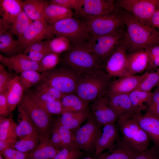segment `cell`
Wrapping results in <instances>:
<instances>
[{
  "label": "cell",
  "mask_w": 159,
  "mask_h": 159,
  "mask_svg": "<svg viewBox=\"0 0 159 159\" xmlns=\"http://www.w3.org/2000/svg\"><path fill=\"white\" fill-rule=\"evenodd\" d=\"M117 9L126 27L124 39L128 54L159 45V30L157 29L142 24L127 11Z\"/></svg>",
  "instance_id": "6da1fadb"
},
{
  "label": "cell",
  "mask_w": 159,
  "mask_h": 159,
  "mask_svg": "<svg viewBox=\"0 0 159 159\" xmlns=\"http://www.w3.org/2000/svg\"><path fill=\"white\" fill-rule=\"evenodd\" d=\"M62 62V65L80 74L103 68L88 46L87 41L72 43L70 49L65 52Z\"/></svg>",
  "instance_id": "7a4b0ae2"
},
{
  "label": "cell",
  "mask_w": 159,
  "mask_h": 159,
  "mask_svg": "<svg viewBox=\"0 0 159 159\" xmlns=\"http://www.w3.org/2000/svg\"><path fill=\"white\" fill-rule=\"evenodd\" d=\"M111 77L103 68L80 74L75 94L89 102L108 92Z\"/></svg>",
  "instance_id": "3957f363"
},
{
  "label": "cell",
  "mask_w": 159,
  "mask_h": 159,
  "mask_svg": "<svg viewBox=\"0 0 159 159\" xmlns=\"http://www.w3.org/2000/svg\"><path fill=\"white\" fill-rule=\"evenodd\" d=\"M80 19L85 23L92 37L111 34L124 30V21L118 12L112 14L96 16H86Z\"/></svg>",
  "instance_id": "277c9868"
},
{
  "label": "cell",
  "mask_w": 159,
  "mask_h": 159,
  "mask_svg": "<svg viewBox=\"0 0 159 159\" xmlns=\"http://www.w3.org/2000/svg\"><path fill=\"white\" fill-rule=\"evenodd\" d=\"M42 82L46 83L65 94H75L80 74L63 65L42 73Z\"/></svg>",
  "instance_id": "5b68a950"
},
{
  "label": "cell",
  "mask_w": 159,
  "mask_h": 159,
  "mask_svg": "<svg viewBox=\"0 0 159 159\" xmlns=\"http://www.w3.org/2000/svg\"><path fill=\"white\" fill-rule=\"evenodd\" d=\"M116 122L122 138L131 146L140 152L149 149L148 136L132 118H119Z\"/></svg>",
  "instance_id": "8992f818"
},
{
  "label": "cell",
  "mask_w": 159,
  "mask_h": 159,
  "mask_svg": "<svg viewBox=\"0 0 159 159\" xmlns=\"http://www.w3.org/2000/svg\"><path fill=\"white\" fill-rule=\"evenodd\" d=\"M124 30L98 37H91L87 41L89 48L103 68L107 60L125 38Z\"/></svg>",
  "instance_id": "52a82bcc"
},
{
  "label": "cell",
  "mask_w": 159,
  "mask_h": 159,
  "mask_svg": "<svg viewBox=\"0 0 159 159\" xmlns=\"http://www.w3.org/2000/svg\"><path fill=\"white\" fill-rule=\"evenodd\" d=\"M102 126L91 114L85 124L74 132L77 147L86 153H95L97 140L102 133Z\"/></svg>",
  "instance_id": "ba28073f"
},
{
  "label": "cell",
  "mask_w": 159,
  "mask_h": 159,
  "mask_svg": "<svg viewBox=\"0 0 159 159\" xmlns=\"http://www.w3.org/2000/svg\"><path fill=\"white\" fill-rule=\"evenodd\" d=\"M20 103L30 117L39 135H49L54 118L36 101L30 92L24 94Z\"/></svg>",
  "instance_id": "9c48e42d"
},
{
  "label": "cell",
  "mask_w": 159,
  "mask_h": 159,
  "mask_svg": "<svg viewBox=\"0 0 159 159\" xmlns=\"http://www.w3.org/2000/svg\"><path fill=\"white\" fill-rule=\"evenodd\" d=\"M52 25L54 36H61L75 43L87 41L91 36L84 22L73 17L59 21Z\"/></svg>",
  "instance_id": "30bf717a"
},
{
  "label": "cell",
  "mask_w": 159,
  "mask_h": 159,
  "mask_svg": "<svg viewBox=\"0 0 159 159\" xmlns=\"http://www.w3.org/2000/svg\"><path fill=\"white\" fill-rule=\"evenodd\" d=\"M115 4L116 8L127 11L145 25L159 9V0H117L115 1Z\"/></svg>",
  "instance_id": "8fae6325"
},
{
  "label": "cell",
  "mask_w": 159,
  "mask_h": 159,
  "mask_svg": "<svg viewBox=\"0 0 159 159\" xmlns=\"http://www.w3.org/2000/svg\"><path fill=\"white\" fill-rule=\"evenodd\" d=\"M54 36L52 25L42 19L33 21L22 35L18 39L21 50L37 42L51 39Z\"/></svg>",
  "instance_id": "7c38bea8"
},
{
  "label": "cell",
  "mask_w": 159,
  "mask_h": 159,
  "mask_svg": "<svg viewBox=\"0 0 159 159\" xmlns=\"http://www.w3.org/2000/svg\"><path fill=\"white\" fill-rule=\"evenodd\" d=\"M127 55L124 39L109 57L104 66V69L111 78L129 76L126 69Z\"/></svg>",
  "instance_id": "4fadbf2b"
},
{
  "label": "cell",
  "mask_w": 159,
  "mask_h": 159,
  "mask_svg": "<svg viewBox=\"0 0 159 159\" xmlns=\"http://www.w3.org/2000/svg\"><path fill=\"white\" fill-rule=\"evenodd\" d=\"M114 0H82L81 8L76 14L80 18L112 14L117 8Z\"/></svg>",
  "instance_id": "5bb4252c"
},
{
  "label": "cell",
  "mask_w": 159,
  "mask_h": 159,
  "mask_svg": "<svg viewBox=\"0 0 159 159\" xmlns=\"http://www.w3.org/2000/svg\"><path fill=\"white\" fill-rule=\"evenodd\" d=\"M23 1L0 0V32L9 30L18 15L23 10Z\"/></svg>",
  "instance_id": "9a60e30c"
},
{
  "label": "cell",
  "mask_w": 159,
  "mask_h": 159,
  "mask_svg": "<svg viewBox=\"0 0 159 159\" xmlns=\"http://www.w3.org/2000/svg\"><path fill=\"white\" fill-rule=\"evenodd\" d=\"M93 102L91 105L92 115L97 122L103 126L117 121L118 117L110 106L106 95L100 97Z\"/></svg>",
  "instance_id": "2e32d148"
},
{
  "label": "cell",
  "mask_w": 159,
  "mask_h": 159,
  "mask_svg": "<svg viewBox=\"0 0 159 159\" xmlns=\"http://www.w3.org/2000/svg\"><path fill=\"white\" fill-rule=\"evenodd\" d=\"M0 62L9 69L18 73L28 70H39V63L30 60L23 53L20 52L12 57H6L0 53Z\"/></svg>",
  "instance_id": "e0dca14e"
},
{
  "label": "cell",
  "mask_w": 159,
  "mask_h": 159,
  "mask_svg": "<svg viewBox=\"0 0 159 159\" xmlns=\"http://www.w3.org/2000/svg\"><path fill=\"white\" fill-rule=\"evenodd\" d=\"M148 72L146 70L141 75L126 76L111 82L107 94H129L137 89Z\"/></svg>",
  "instance_id": "ac0fdd59"
},
{
  "label": "cell",
  "mask_w": 159,
  "mask_h": 159,
  "mask_svg": "<svg viewBox=\"0 0 159 159\" xmlns=\"http://www.w3.org/2000/svg\"><path fill=\"white\" fill-rule=\"evenodd\" d=\"M131 117L146 133L154 145L159 148V117L148 112L143 115L138 112Z\"/></svg>",
  "instance_id": "d6986e66"
},
{
  "label": "cell",
  "mask_w": 159,
  "mask_h": 159,
  "mask_svg": "<svg viewBox=\"0 0 159 159\" xmlns=\"http://www.w3.org/2000/svg\"><path fill=\"white\" fill-rule=\"evenodd\" d=\"M119 129L115 123L105 124L103 126L101 135L96 145L95 155L105 150H109L113 148L120 139Z\"/></svg>",
  "instance_id": "ffe728a7"
},
{
  "label": "cell",
  "mask_w": 159,
  "mask_h": 159,
  "mask_svg": "<svg viewBox=\"0 0 159 159\" xmlns=\"http://www.w3.org/2000/svg\"><path fill=\"white\" fill-rule=\"evenodd\" d=\"M110 106L119 118L131 117L136 113L140 112L136 110L132 106L128 94H107Z\"/></svg>",
  "instance_id": "44dd1931"
},
{
  "label": "cell",
  "mask_w": 159,
  "mask_h": 159,
  "mask_svg": "<svg viewBox=\"0 0 159 159\" xmlns=\"http://www.w3.org/2000/svg\"><path fill=\"white\" fill-rule=\"evenodd\" d=\"M141 153L133 148L121 137L113 148L96 155V159H134Z\"/></svg>",
  "instance_id": "7402d4cb"
},
{
  "label": "cell",
  "mask_w": 159,
  "mask_h": 159,
  "mask_svg": "<svg viewBox=\"0 0 159 159\" xmlns=\"http://www.w3.org/2000/svg\"><path fill=\"white\" fill-rule=\"evenodd\" d=\"M19 123L16 127L14 137L22 138L29 135L39 136L29 114L20 103L18 106Z\"/></svg>",
  "instance_id": "603a6c76"
},
{
  "label": "cell",
  "mask_w": 159,
  "mask_h": 159,
  "mask_svg": "<svg viewBox=\"0 0 159 159\" xmlns=\"http://www.w3.org/2000/svg\"><path fill=\"white\" fill-rule=\"evenodd\" d=\"M148 63V56L145 49L127 54L126 69L128 75H136L146 71Z\"/></svg>",
  "instance_id": "cb8c5ba5"
},
{
  "label": "cell",
  "mask_w": 159,
  "mask_h": 159,
  "mask_svg": "<svg viewBox=\"0 0 159 159\" xmlns=\"http://www.w3.org/2000/svg\"><path fill=\"white\" fill-rule=\"evenodd\" d=\"M91 114L89 110L78 112H67L63 113L56 118L64 127L74 132L81 125L87 120Z\"/></svg>",
  "instance_id": "d4e9b609"
},
{
  "label": "cell",
  "mask_w": 159,
  "mask_h": 159,
  "mask_svg": "<svg viewBox=\"0 0 159 159\" xmlns=\"http://www.w3.org/2000/svg\"><path fill=\"white\" fill-rule=\"evenodd\" d=\"M9 114H10L21 102L24 91L19 76L14 77L9 83L7 89Z\"/></svg>",
  "instance_id": "484cf974"
},
{
  "label": "cell",
  "mask_w": 159,
  "mask_h": 159,
  "mask_svg": "<svg viewBox=\"0 0 159 159\" xmlns=\"http://www.w3.org/2000/svg\"><path fill=\"white\" fill-rule=\"evenodd\" d=\"M39 142L37 147L29 154V159H53L59 150L51 144L49 134L39 135Z\"/></svg>",
  "instance_id": "4316f807"
},
{
  "label": "cell",
  "mask_w": 159,
  "mask_h": 159,
  "mask_svg": "<svg viewBox=\"0 0 159 159\" xmlns=\"http://www.w3.org/2000/svg\"><path fill=\"white\" fill-rule=\"evenodd\" d=\"M72 10L50 3L46 6L42 19L48 25L73 17Z\"/></svg>",
  "instance_id": "83f0119b"
},
{
  "label": "cell",
  "mask_w": 159,
  "mask_h": 159,
  "mask_svg": "<svg viewBox=\"0 0 159 159\" xmlns=\"http://www.w3.org/2000/svg\"><path fill=\"white\" fill-rule=\"evenodd\" d=\"M62 107V114L67 112L89 110L88 102L76 94L64 95L60 100Z\"/></svg>",
  "instance_id": "f1b7e54d"
},
{
  "label": "cell",
  "mask_w": 159,
  "mask_h": 159,
  "mask_svg": "<svg viewBox=\"0 0 159 159\" xmlns=\"http://www.w3.org/2000/svg\"><path fill=\"white\" fill-rule=\"evenodd\" d=\"M49 1L44 0H25L23 11L33 21L42 18L44 10Z\"/></svg>",
  "instance_id": "f546056e"
},
{
  "label": "cell",
  "mask_w": 159,
  "mask_h": 159,
  "mask_svg": "<svg viewBox=\"0 0 159 159\" xmlns=\"http://www.w3.org/2000/svg\"><path fill=\"white\" fill-rule=\"evenodd\" d=\"M19 43L13 38L9 30L0 32V52L8 57H12L21 51Z\"/></svg>",
  "instance_id": "4dcf8cb0"
},
{
  "label": "cell",
  "mask_w": 159,
  "mask_h": 159,
  "mask_svg": "<svg viewBox=\"0 0 159 159\" xmlns=\"http://www.w3.org/2000/svg\"><path fill=\"white\" fill-rule=\"evenodd\" d=\"M33 21L23 10L17 16L9 31L13 34L16 35L18 39Z\"/></svg>",
  "instance_id": "1f68e13d"
},
{
  "label": "cell",
  "mask_w": 159,
  "mask_h": 159,
  "mask_svg": "<svg viewBox=\"0 0 159 159\" xmlns=\"http://www.w3.org/2000/svg\"><path fill=\"white\" fill-rule=\"evenodd\" d=\"M19 77L25 91L40 82H42L43 74L37 71L31 70L21 72Z\"/></svg>",
  "instance_id": "d6a6232c"
},
{
  "label": "cell",
  "mask_w": 159,
  "mask_h": 159,
  "mask_svg": "<svg viewBox=\"0 0 159 159\" xmlns=\"http://www.w3.org/2000/svg\"><path fill=\"white\" fill-rule=\"evenodd\" d=\"M39 135H29L20 139L16 141L12 148L29 154L38 145L40 141Z\"/></svg>",
  "instance_id": "836d02e7"
},
{
  "label": "cell",
  "mask_w": 159,
  "mask_h": 159,
  "mask_svg": "<svg viewBox=\"0 0 159 159\" xmlns=\"http://www.w3.org/2000/svg\"><path fill=\"white\" fill-rule=\"evenodd\" d=\"M55 37L49 40V48L52 53L59 54L70 49L72 43L68 39L63 36Z\"/></svg>",
  "instance_id": "e575fe53"
},
{
  "label": "cell",
  "mask_w": 159,
  "mask_h": 159,
  "mask_svg": "<svg viewBox=\"0 0 159 159\" xmlns=\"http://www.w3.org/2000/svg\"><path fill=\"white\" fill-rule=\"evenodd\" d=\"M151 92H147L135 90L128 94L129 97L133 107L137 111L141 112L147 108L143 103H147Z\"/></svg>",
  "instance_id": "d590c367"
},
{
  "label": "cell",
  "mask_w": 159,
  "mask_h": 159,
  "mask_svg": "<svg viewBox=\"0 0 159 159\" xmlns=\"http://www.w3.org/2000/svg\"><path fill=\"white\" fill-rule=\"evenodd\" d=\"M17 125V124L12 118L0 116V140L15 138L14 132Z\"/></svg>",
  "instance_id": "8d00e7d4"
},
{
  "label": "cell",
  "mask_w": 159,
  "mask_h": 159,
  "mask_svg": "<svg viewBox=\"0 0 159 159\" xmlns=\"http://www.w3.org/2000/svg\"><path fill=\"white\" fill-rule=\"evenodd\" d=\"M159 84V75L158 71H148L135 90L151 92L153 89L157 87Z\"/></svg>",
  "instance_id": "74e56055"
},
{
  "label": "cell",
  "mask_w": 159,
  "mask_h": 159,
  "mask_svg": "<svg viewBox=\"0 0 159 159\" xmlns=\"http://www.w3.org/2000/svg\"><path fill=\"white\" fill-rule=\"evenodd\" d=\"M36 101L51 116L61 115L63 112V107L60 100H56L52 102L42 101L37 98L30 92Z\"/></svg>",
  "instance_id": "f35d334b"
},
{
  "label": "cell",
  "mask_w": 159,
  "mask_h": 159,
  "mask_svg": "<svg viewBox=\"0 0 159 159\" xmlns=\"http://www.w3.org/2000/svg\"><path fill=\"white\" fill-rule=\"evenodd\" d=\"M60 61L59 54L50 53L46 55L39 63V71L42 73L55 68Z\"/></svg>",
  "instance_id": "ab89813d"
},
{
  "label": "cell",
  "mask_w": 159,
  "mask_h": 159,
  "mask_svg": "<svg viewBox=\"0 0 159 159\" xmlns=\"http://www.w3.org/2000/svg\"><path fill=\"white\" fill-rule=\"evenodd\" d=\"M53 123L57 128L61 135L63 148L70 146H76L74 132L62 126L56 118L54 119Z\"/></svg>",
  "instance_id": "60d3db41"
},
{
  "label": "cell",
  "mask_w": 159,
  "mask_h": 159,
  "mask_svg": "<svg viewBox=\"0 0 159 159\" xmlns=\"http://www.w3.org/2000/svg\"><path fill=\"white\" fill-rule=\"evenodd\" d=\"M83 153L76 145L70 146L60 150L53 159H77Z\"/></svg>",
  "instance_id": "b9f144b4"
},
{
  "label": "cell",
  "mask_w": 159,
  "mask_h": 159,
  "mask_svg": "<svg viewBox=\"0 0 159 159\" xmlns=\"http://www.w3.org/2000/svg\"><path fill=\"white\" fill-rule=\"evenodd\" d=\"M148 58V63L146 70L155 71L159 68V45L149 47L146 49Z\"/></svg>",
  "instance_id": "7bdbcfd3"
},
{
  "label": "cell",
  "mask_w": 159,
  "mask_h": 159,
  "mask_svg": "<svg viewBox=\"0 0 159 159\" xmlns=\"http://www.w3.org/2000/svg\"><path fill=\"white\" fill-rule=\"evenodd\" d=\"M82 2V0H51L49 1L51 4L71 10H74L76 14L80 10Z\"/></svg>",
  "instance_id": "ee69618b"
},
{
  "label": "cell",
  "mask_w": 159,
  "mask_h": 159,
  "mask_svg": "<svg viewBox=\"0 0 159 159\" xmlns=\"http://www.w3.org/2000/svg\"><path fill=\"white\" fill-rule=\"evenodd\" d=\"M5 159H29V153L20 151L12 148L6 149L0 153Z\"/></svg>",
  "instance_id": "f6af8a7d"
},
{
  "label": "cell",
  "mask_w": 159,
  "mask_h": 159,
  "mask_svg": "<svg viewBox=\"0 0 159 159\" xmlns=\"http://www.w3.org/2000/svg\"><path fill=\"white\" fill-rule=\"evenodd\" d=\"M49 139L51 144L57 149L60 150L63 148L61 135L53 122L49 131Z\"/></svg>",
  "instance_id": "bcb514c9"
},
{
  "label": "cell",
  "mask_w": 159,
  "mask_h": 159,
  "mask_svg": "<svg viewBox=\"0 0 159 159\" xmlns=\"http://www.w3.org/2000/svg\"><path fill=\"white\" fill-rule=\"evenodd\" d=\"M5 66L0 64V93L7 90L8 85L13 78Z\"/></svg>",
  "instance_id": "7dc6e473"
},
{
  "label": "cell",
  "mask_w": 159,
  "mask_h": 159,
  "mask_svg": "<svg viewBox=\"0 0 159 159\" xmlns=\"http://www.w3.org/2000/svg\"><path fill=\"white\" fill-rule=\"evenodd\" d=\"M134 159H159V148L154 145Z\"/></svg>",
  "instance_id": "c3c4849f"
},
{
  "label": "cell",
  "mask_w": 159,
  "mask_h": 159,
  "mask_svg": "<svg viewBox=\"0 0 159 159\" xmlns=\"http://www.w3.org/2000/svg\"><path fill=\"white\" fill-rule=\"evenodd\" d=\"M39 86L50 95L57 100H61L65 95L56 89L46 83L42 82Z\"/></svg>",
  "instance_id": "681fc988"
},
{
  "label": "cell",
  "mask_w": 159,
  "mask_h": 159,
  "mask_svg": "<svg viewBox=\"0 0 159 159\" xmlns=\"http://www.w3.org/2000/svg\"><path fill=\"white\" fill-rule=\"evenodd\" d=\"M49 40V39H46L37 42L31 45L24 51L23 53L26 54L31 52L41 51L47 49L50 50L48 44Z\"/></svg>",
  "instance_id": "f907efd6"
},
{
  "label": "cell",
  "mask_w": 159,
  "mask_h": 159,
  "mask_svg": "<svg viewBox=\"0 0 159 159\" xmlns=\"http://www.w3.org/2000/svg\"><path fill=\"white\" fill-rule=\"evenodd\" d=\"M52 53L50 50L47 49L41 51L31 52L24 54L30 60L39 63L46 55Z\"/></svg>",
  "instance_id": "816d5d0a"
},
{
  "label": "cell",
  "mask_w": 159,
  "mask_h": 159,
  "mask_svg": "<svg viewBox=\"0 0 159 159\" xmlns=\"http://www.w3.org/2000/svg\"><path fill=\"white\" fill-rule=\"evenodd\" d=\"M7 90L0 93V115L6 117L9 115Z\"/></svg>",
  "instance_id": "f5cc1de1"
},
{
  "label": "cell",
  "mask_w": 159,
  "mask_h": 159,
  "mask_svg": "<svg viewBox=\"0 0 159 159\" xmlns=\"http://www.w3.org/2000/svg\"><path fill=\"white\" fill-rule=\"evenodd\" d=\"M32 92L37 98L42 101L52 102L57 100L49 95L39 86L37 87L34 91Z\"/></svg>",
  "instance_id": "db71d44e"
},
{
  "label": "cell",
  "mask_w": 159,
  "mask_h": 159,
  "mask_svg": "<svg viewBox=\"0 0 159 159\" xmlns=\"http://www.w3.org/2000/svg\"><path fill=\"white\" fill-rule=\"evenodd\" d=\"M159 103V87L157 86L154 90L151 92L147 103L148 107L154 106Z\"/></svg>",
  "instance_id": "11a10c76"
},
{
  "label": "cell",
  "mask_w": 159,
  "mask_h": 159,
  "mask_svg": "<svg viewBox=\"0 0 159 159\" xmlns=\"http://www.w3.org/2000/svg\"><path fill=\"white\" fill-rule=\"evenodd\" d=\"M17 141L16 138H14L0 140V153L6 149L12 148Z\"/></svg>",
  "instance_id": "9f6ffc18"
},
{
  "label": "cell",
  "mask_w": 159,
  "mask_h": 159,
  "mask_svg": "<svg viewBox=\"0 0 159 159\" xmlns=\"http://www.w3.org/2000/svg\"><path fill=\"white\" fill-rule=\"evenodd\" d=\"M145 25L157 28L159 26V9L155 11Z\"/></svg>",
  "instance_id": "6f0895ef"
},
{
  "label": "cell",
  "mask_w": 159,
  "mask_h": 159,
  "mask_svg": "<svg viewBox=\"0 0 159 159\" xmlns=\"http://www.w3.org/2000/svg\"><path fill=\"white\" fill-rule=\"evenodd\" d=\"M148 112L159 117V103L154 106L148 107Z\"/></svg>",
  "instance_id": "680465c9"
},
{
  "label": "cell",
  "mask_w": 159,
  "mask_h": 159,
  "mask_svg": "<svg viewBox=\"0 0 159 159\" xmlns=\"http://www.w3.org/2000/svg\"><path fill=\"white\" fill-rule=\"evenodd\" d=\"M82 159H95L94 158H90V157H88V158H85Z\"/></svg>",
  "instance_id": "91938a15"
},
{
  "label": "cell",
  "mask_w": 159,
  "mask_h": 159,
  "mask_svg": "<svg viewBox=\"0 0 159 159\" xmlns=\"http://www.w3.org/2000/svg\"><path fill=\"white\" fill-rule=\"evenodd\" d=\"M0 159H5L0 154Z\"/></svg>",
  "instance_id": "94428289"
},
{
  "label": "cell",
  "mask_w": 159,
  "mask_h": 159,
  "mask_svg": "<svg viewBox=\"0 0 159 159\" xmlns=\"http://www.w3.org/2000/svg\"><path fill=\"white\" fill-rule=\"evenodd\" d=\"M156 70H157L158 71V72L159 75V68H158ZM157 86L159 87V84Z\"/></svg>",
  "instance_id": "6125c7cd"
},
{
  "label": "cell",
  "mask_w": 159,
  "mask_h": 159,
  "mask_svg": "<svg viewBox=\"0 0 159 159\" xmlns=\"http://www.w3.org/2000/svg\"><path fill=\"white\" fill-rule=\"evenodd\" d=\"M39 159L35 158H30V159Z\"/></svg>",
  "instance_id": "be15d7a7"
},
{
  "label": "cell",
  "mask_w": 159,
  "mask_h": 159,
  "mask_svg": "<svg viewBox=\"0 0 159 159\" xmlns=\"http://www.w3.org/2000/svg\"><path fill=\"white\" fill-rule=\"evenodd\" d=\"M157 29L159 30V26L158 27Z\"/></svg>",
  "instance_id": "e7e4bbea"
}]
</instances>
